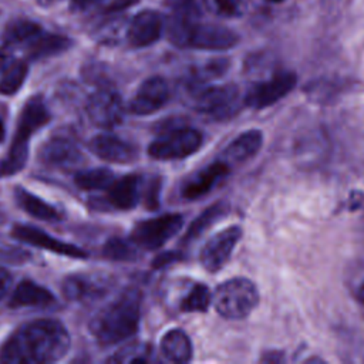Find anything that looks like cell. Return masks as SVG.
<instances>
[{"label":"cell","mask_w":364,"mask_h":364,"mask_svg":"<svg viewBox=\"0 0 364 364\" xmlns=\"http://www.w3.org/2000/svg\"><path fill=\"white\" fill-rule=\"evenodd\" d=\"M354 297L357 299V301L364 304V273H363L361 279L358 280V283H357V286L354 289Z\"/></svg>","instance_id":"39"},{"label":"cell","mask_w":364,"mask_h":364,"mask_svg":"<svg viewBox=\"0 0 364 364\" xmlns=\"http://www.w3.org/2000/svg\"><path fill=\"white\" fill-rule=\"evenodd\" d=\"M139 318V291L128 289L91 318L90 333L100 344L112 346L134 336L138 330Z\"/></svg>","instance_id":"2"},{"label":"cell","mask_w":364,"mask_h":364,"mask_svg":"<svg viewBox=\"0 0 364 364\" xmlns=\"http://www.w3.org/2000/svg\"><path fill=\"white\" fill-rule=\"evenodd\" d=\"M166 6L172 10L173 16L198 18L199 7L196 0H165Z\"/></svg>","instance_id":"33"},{"label":"cell","mask_w":364,"mask_h":364,"mask_svg":"<svg viewBox=\"0 0 364 364\" xmlns=\"http://www.w3.org/2000/svg\"><path fill=\"white\" fill-rule=\"evenodd\" d=\"M229 212V206L225 202H216L208 209H205L188 228L186 233L182 237V243H191L198 239L205 230L222 219Z\"/></svg>","instance_id":"25"},{"label":"cell","mask_w":364,"mask_h":364,"mask_svg":"<svg viewBox=\"0 0 364 364\" xmlns=\"http://www.w3.org/2000/svg\"><path fill=\"white\" fill-rule=\"evenodd\" d=\"M178 259H179V256H178L176 253H173V252L161 253V255L154 260L152 267L161 269V267H164V266H166V264H169V263H172V262H176Z\"/></svg>","instance_id":"36"},{"label":"cell","mask_w":364,"mask_h":364,"mask_svg":"<svg viewBox=\"0 0 364 364\" xmlns=\"http://www.w3.org/2000/svg\"><path fill=\"white\" fill-rule=\"evenodd\" d=\"M3 220H4V213L1 212V209H0V225L3 223Z\"/></svg>","instance_id":"44"},{"label":"cell","mask_w":364,"mask_h":364,"mask_svg":"<svg viewBox=\"0 0 364 364\" xmlns=\"http://www.w3.org/2000/svg\"><path fill=\"white\" fill-rule=\"evenodd\" d=\"M162 27L164 21L159 13L144 10L132 18L127 31V40L135 48L148 47L159 40Z\"/></svg>","instance_id":"16"},{"label":"cell","mask_w":364,"mask_h":364,"mask_svg":"<svg viewBox=\"0 0 364 364\" xmlns=\"http://www.w3.org/2000/svg\"><path fill=\"white\" fill-rule=\"evenodd\" d=\"M6 60H7V55H6L3 51H0V70L4 67Z\"/></svg>","instance_id":"42"},{"label":"cell","mask_w":364,"mask_h":364,"mask_svg":"<svg viewBox=\"0 0 364 364\" xmlns=\"http://www.w3.org/2000/svg\"><path fill=\"white\" fill-rule=\"evenodd\" d=\"M102 255L111 260L131 262L136 259V250L131 242L122 237H111L102 247Z\"/></svg>","instance_id":"31"},{"label":"cell","mask_w":364,"mask_h":364,"mask_svg":"<svg viewBox=\"0 0 364 364\" xmlns=\"http://www.w3.org/2000/svg\"><path fill=\"white\" fill-rule=\"evenodd\" d=\"M200 131L191 127L173 128L152 141L148 148L149 156L159 161L182 159L195 154L202 145Z\"/></svg>","instance_id":"6"},{"label":"cell","mask_w":364,"mask_h":364,"mask_svg":"<svg viewBox=\"0 0 364 364\" xmlns=\"http://www.w3.org/2000/svg\"><path fill=\"white\" fill-rule=\"evenodd\" d=\"M71 47V40L58 34H37L30 40L27 54L30 58H43L60 54Z\"/></svg>","instance_id":"24"},{"label":"cell","mask_w":364,"mask_h":364,"mask_svg":"<svg viewBox=\"0 0 364 364\" xmlns=\"http://www.w3.org/2000/svg\"><path fill=\"white\" fill-rule=\"evenodd\" d=\"M154 358V353L149 344H129L112 357L108 358L111 363H149Z\"/></svg>","instance_id":"30"},{"label":"cell","mask_w":364,"mask_h":364,"mask_svg":"<svg viewBox=\"0 0 364 364\" xmlns=\"http://www.w3.org/2000/svg\"><path fill=\"white\" fill-rule=\"evenodd\" d=\"M4 139V124L3 121L0 119V142Z\"/></svg>","instance_id":"43"},{"label":"cell","mask_w":364,"mask_h":364,"mask_svg":"<svg viewBox=\"0 0 364 364\" xmlns=\"http://www.w3.org/2000/svg\"><path fill=\"white\" fill-rule=\"evenodd\" d=\"M27 257H28V255L21 252L20 249H16V247H11L7 245L6 246L0 245V259L16 262V260H24Z\"/></svg>","instance_id":"34"},{"label":"cell","mask_w":364,"mask_h":364,"mask_svg":"<svg viewBox=\"0 0 364 364\" xmlns=\"http://www.w3.org/2000/svg\"><path fill=\"white\" fill-rule=\"evenodd\" d=\"M236 85H212L199 90L193 97V108L212 119L223 121L233 117L242 105Z\"/></svg>","instance_id":"5"},{"label":"cell","mask_w":364,"mask_h":364,"mask_svg":"<svg viewBox=\"0 0 364 364\" xmlns=\"http://www.w3.org/2000/svg\"><path fill=\"white\" fill-rule=\"evenodd\" d=\"M28 73V67L24 61H13L4 67L3 75L0 78V94L3 95H13L16 94Z\"/></svg>","instance_id":"27"},{"label":"cell","mask_w":364,"mask_h":364,"mask_svg":"<svg viewBox=\"0 0 364 364\" xmlns=\"http://www.w3.org/2000/svg\"><path fill=\"white\" fill-rule=\"evenodd\" d=\"M263 145V134L259 129H247L239 134L223 151L222 159L229 165L243 164L253 158Z\"/></svg>","instance_id":"18"},{"label":"cell","mask_w":364,"mask_h":364,"mask_svg":"<svg viewBox=\"0 0 364 364\" xmlns=\"http://www.w3.org/2000/svg\"><path fill=\"white\" fill-rule=\"evenodd\" d=\"M10 284H11V274L6 269L0 267V301L7 294Z\"/></svg>","instance_id":"37"},{"label":"cell","mask_w":364,"mask_h":364,"mask_svg":"<svg viewBox=\"0 0 364 364\" xmlns=\"http://www.w3.org/2000/svg\"><path fill=\"white\" fill-rule=\"evenodd\" d=\"M297 84V75L291 71H280L267 80L253 84L243 97V104L253 109L267 108L286 97Z\"/></svg>","instance_id":"7"},{"label":"cell","mask_w":364,"mask_h":364,"mask_svg":"<svg viewBox=\"0 0 364 364\" xmlns=\"http://www.w3.org/2000/svg\"><path fill=\"white\" fill-rule=\"evenodd\" d=\"M134 1H136V0H115V1L108 7V11H117V10L125 9V7H128L129 4H132Z\"/></svg>","instance_id":"40"},{"label":"cell","mask_w":364,"mask_h":364,"mask_svg":"<svg viewBox=\"0 0 364 364\" xmlns=\"http://www.w3.org/2000/svg\"><path fill=\"white\" fill-rule=\"evenodd\" d=\"M11 235L24 243H28L36 247H43L50 252L58 253V255H64V256H70V257H80V259L87 257V252L84 249H81L75 245H71V243H64V242L50 236L44 230H40L30 225L14 226L11 230Z\"/></svg>","instance_id":"15"},{"label":"cell","mask_w":364,"mask_h":364,"mask_svg":"<svg viewBox=\"0 0 364 364\" xmlns=\"http://www.w3.org/2000/svg\"><path fill=\"white\" fill-rule=\"evenodd\" d=\"M242 233L239 225H232L213 235L200 250V264L210 273L220 270L229 262Z\"/></svg>","instance_id":"10"},{"label":"cell","mask_w":364,"mask_h":364,"mask_svg":"<svg viewBox=\"0 0 364 364\" xmlns=\"http://www.w3.org/2000/svg\"><path fill=\"white\" fill-rule=\"evenodd\" d=\"M90 121L100 128H114L122 121L124 107L121 97L112 90L92 92L85 105Z\"/></svg>","instance_id":"11"},{"label":"cell","mask_w":364,"mask_h":364,"mask_svg":"<svg viewBox=\"0 0 364 364\" xmlns=\"http://www.w3.org/2000/svg\"><path fill=\"white\" fill-rule=\"evenodd\" d=\"M230 172V165L223 159L215 161L198 171L189 179H186L181 188V195L185 199H198L212 191L220 181H223Z\"/></svg>","instance_id":"14"},{"label":"cell","mask_w":364,"mask_h":364,"mask_svg":"<svg viewBox=\"0 0 364 364\" xmlns=\"http://www.w3.org/2000/svg\"><path fill=\"white\" fill-rule=\"evenodd\" d=\"M183 225V218L179 213H168L154 219L136 223L132 232V242L138 246L154 250L164 246L175 236Z\"/></svg>","instance_id":"8"},{"label":"cell","mask_w":364,"mask_h":364,"mask_svg":"<svg viewBox=\"0 0 364 364\" xmlns=\"http://www.w3.org/2000/svg\"><path fill=\"white\" fill-rule=\"evenodd\" d=\"M208 10L220 17H235L242 11V0H203Z\"/></svg>","instance_id":"32"},{"label":"cell","mask_w":364,"mask_h":364,"mask_svg":"<svg viewBox=\"0 0 364 364\" xmlns=\"http://www.w3.org/2000/svg\"><path fill=\"white\" fill-rule=\"evenodd\" d=\"M168 37L172 44L182 48L222 51L235 47L239 37L228 27L199 23L193 17L173 16L168 24Z\"/></svg>","instance_id":"3"},{"label":"cell","mask_w":364,"mask_h":364,"mask_svg":"<svg viewBox=\"0 0 364 364\" xmlns=\"http://www.w3.org/2000/svg\"><path fill=\"white\" fill-rule=\"evenodd\" d=\"M40 33H41L40 24H37L36 21H31V20L20 18V20L11 21L6 27L4 40L9 44L23 43V41H30L31 38H34Z\"/></svg>","instance_id":"28"},{"label":"cell","mask_w":364,"mask_h":364,"mask_svg":"<svg viewBox=\"0 0 364 364\" xmlns=\"http://www.w3.org/2000/svg\"><path fill=\"white\" fill-rule=\"evenodd\" d=\"M74 182L84 191L108 189L114 182V173L107 168H94L75 173Z\"/></svg>","instance_id":"26"},{"label":"cell","mask_w":364,"mask_h":364,"mask_svg":"<svg viewBox=\"0 0 364 364\" xmlns=\"http://www.w3.org/2000/svg\"><path fill=\"white\" fill-rule=\"evenodd\" d=\"M70 350L65 327L51 318H40L16 328L0 348V363L34 364L61 360Z\"/></svg>","instance_id":"1"},{"label":"cell","mask_w":364,"mask_h":364,"mask_svg":"<svg viewBox=\"0 0 364 364\" xmlns=\"http://www.w3.org/2000/svg\"><path fill=\"white\" fill-rule=\"evenodd\" d=\"M14 198H16V202L18 203V206L24 212H27L28 215H31L37 219L47 220V222H57V220L63 219L61 212L58 209H55L46 200L40 199L38 196H36L34 193H31L23 188H16Z\"/></svg>","instance_id":"23"},{"label":"cell","mask_w":364,"mask_h":364,"mask_svg":"<svg viewBox=\"0 0 364 364\" xmlns=\"http://www.w3.org/2000/svg\"><path fill=\"white\" fill-rule=\"evenodd\" d=\"M40 161L54 169H71L82 161L78 145L67 136H53L40 149Z\"/></svg>","instance_id":"13"},{"label":"cell","mask_w":364,"mask_h":364,"mask_svg":"<svg viewBox=\"0 0 364 364\" xmlns=\"http://www.w3.org/2000/svg\"><path fill=\"white\" fill-rule=\"evenodd\" d=\"M38 1V4L40 6H43V7H48V6H53L54 3H57L58 0H37Z\"/></svg>","instance_id":"41"},{"label":"cell","mask_w":364,"mask_h":364,"mask_svg":"<svg viewBox=\"0 0 364 364\" xmlns=\"http://www.w3.org/2000/svg\"><path fill=\"white\" fill-rule=\"evenodd\" d=\"M54 301V296L43 286L31 280H23L14 289L9 306L11 309L30 306H48Z\"/></svg>","instance_id":"21"},{"label":"cell","mask_w":364,"mask_h":364,"mask_svg":"<svg viewBox=\"0 0 364 364\" xmlns=\"http://www.w3.org/2000/svg\"><path fill=\"white\" fill-rule=\"evenodd\" d=\"M169 100L166 81L159 77L146 78L129 102V111L135 115H149L161 109Z\"/></svg>","instance_id":"12"},{"label":"cell","mask_w":364,"mask_h":364,"mask_svg":"<svg viewBox=\"0 0 364 364\" xmlns=\"http://www.w3.org/2000/svg\"><path fill=\"white\" fill-rule=\"evenodd\" d=\"M90 149L101 159L115 164H129L138 158V149L115 135L101 134L90 141Z\"/></svg>","instance_id":"17"},{"label":"cell","mask_w":364,"mask_h":364,"mask_svg":"<svg viewBox=\"0 0 364 364\" xmlns=\"http://www.w3.org/2000/svg\"><path fill=\"white\" fill-rule=\"evenodd\" d=\"M48 121H50V112L44 101L40 97L30 98L20 112V117L17 121V129L9 151L28 155L27 142L30 141V136L34 132H37L40 128H43Z\"/></svg>","instance_id":"9"},{"label":"cell","mask_w":364,"mask_h":364,"mask_svg":"<svg viewBox=\"0 0 364 364\" xmlns=\"http://www.w3.org/2000/svg\"><path fill=\"white\" fill-rule=\"evenodd\" d=\"M259 300L260 294L256 284L246 277L225 280L212 296L215 310L229 320L247 317L257 307Z\"/></svg>","instance_id":"4"},{"label":"cell","mask_w":364,"mask_h":364,"mask_svg":"<svg viewBox=\"0 0 364 364\" xmlns=\"http://www.w3.org/2000/svg\"><path fill=\"white\" fill-rule=\"evenodd\" d=\"M266 1H270V3H280V1H283V0H266Z\"/></svg>","instance_id":"45"},{"label":"cell","mask_w":364,"mask_h":364,"mask_svg":"<svg viewBox=\"0 0 364 364\" xmlns=\"http://www.w3.org/2000/svg\"><path fill=\"white\" fill-rule=\"evenodd\" d=\"M97 1H100V0H70V4H71L73 10L80 11V10H85L87 7L92 6Z\"/></svg>","instance_id":"38"},{"label":"cell","mask_w":364,"mask_h":364,"mask_svg":"<svg viewBox=\"0 0 364 364\" xmlns=\"http://www.w3.org/2000/svg\"><path fill=\"white\" fill-rule=\"evenodd\" d=\"M210 301H212L210 290L205 284L198 283L191 289V291L181 301V310L188 313L206 311Z\"/></svg>","instance_id":"29"},{"label":"cell","mask_w":364,"mask_h":364,"mask_svg":"<svg viewBox=\"0 0 364 364\" xmlns=\"http://www.w3.org/2000/svg\"><path fill=\"white\" fill-rule=\"evenodd\" d=\"M159 188H161V182L159 181H152L151 186L146 191L145 195V203L149 209H155L158 208V196H159Z\"/></svg>","instance_id":"35"},{"label":"cell","mask_w":364,"mask_h":364,"mask_svg":"<svg viewBox=\"0 0 364 364\" xmlns=\"http://www.w3.org/2000/svg\"><path fill=\"white\" fill-rule=\"evenodd\" d=\"M161 351L168 361L188 363L192 358V343L185 331L172 328L162 337Z\"/></svg>","instance_id":"22"},{"label":"cell","mask_w":364,"mask_h":364,"mask_svg":"<svg viewBox=\"0 0 364 364\" xmlns=\"http://www.w3.org/2000/svg\"><path fill=\"white\" fill-rule=\"evenodd\" d=\"M141 182L139 175H125L114 181L108 188L109 203L121 210L134 209L139 200Z\"/></svg>","instance_id":"19"},{"label":"cell","mask_w":364,"mask_h":364,"mask_svg":"<svg viewBox=\"0 0 364 364\" xmlns=\"http://www.w3.org/2000/svg\"><path fill=\"white\" fill-rule=\"evenodd\" d=\"M105 283L85 274H71L63 283V293L73 301H91L104 294Z\"/></svg>","instance_id":"20"}]
</instances>
